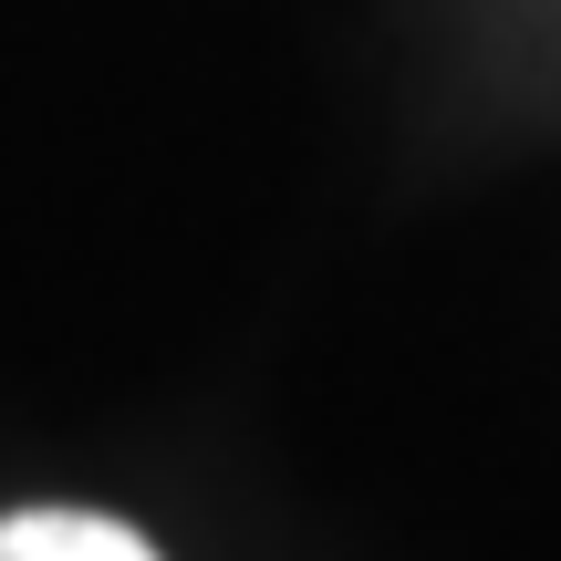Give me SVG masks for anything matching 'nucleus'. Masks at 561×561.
Here are the masks:
<instances>
[{"label": "nucleus", "instance_id": "1", "mask_svg": "<svg viewBox=\"0 0 561 561\" xmlns=\"http://www.w3.org/2000/svg\"><path fill=\"white\" fill-rule=\"evenodd\" d=\"M0 561H157V551L94 510H21V520H0Z\"/></svg>", "mask_w": 561, "mask_h": 561}]
</instances>
